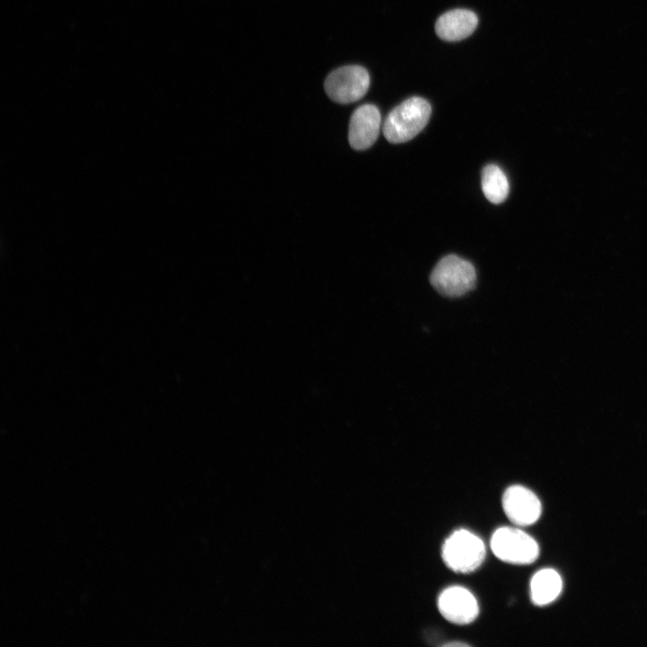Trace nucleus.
<instances>
[{
    "instance_id": "obj_1",
    "label": "nucleus",
    "mask_w": 647,
    "mask_h": 647,
    "mask_svg": "<svg viewBox=\"0 0 647 647\" xmlns=\"http://www.w3.org/2000/svg\"><path fill=\"white\" fill-rule=\"evenodd\" d=\"M431 107L421 97H411L394 108L383 125L385 137L391 143H403L413 138L428 123Z\"/></svg>"
},
{
    "instance_id": "obj_11",
    "label": "nucleus",
    "mask_w": 647,
    "mask_h": 647,
    "mask_svg": "<svg viewBox=\"0 0 647 647\" xmlns=\"http://www.w3.org/2000/svg\"><path fill=\"white\" fill-rule=\"evenodd\" d=\"M481 182L485 198L493 204L503 202L509 195L508 178L496 164H488L483 168Z\"/></svg>"
},
{
    "instance_id": "obj_4",
    "label": "nucleus",
    "mask_w": 647,
    "mask_h": 647,
    "mask_svg": "<svg viewBox=\"0 0 647 647\" xmlns=\"http://www.w3.org/2000/svg\"><path fill=\"white\" fill-rule=\"evenodd\" d=\"M491 549L501 561L517 565L530 564L539 555L536 541L523 530L511 527H501L494 531Z\"/></svg>"
},
{
    "instance_id": "obj_8",
    "label": "nucleus",
    "mask_w": 647,
    "mask_h": 647,
    "mask_svg": "<svg viewBox=\"0 0 647 647\" xmlns=\"http://www.w3.org/2000/svg\"><path fill=\"white\" fill-rule=\"evenodd\" d=\"M381 126V115L373 104H364L354 111L349 126V142L352 148L364 150L377 140Z\"/></svg>"
},
{
    "instance_id": "obj_5",
    "label": "nucleus",
    "mask_w": 647,
    "mask_h": 647,
    "mask_svg": "<svg viewBox=\"0 0 647 647\" xmlns=\"http://www.w3.org/2000/svg\"><path fill=\"white\" fill-rule=\"evenodd\" d=\"M369 86L368 71L360 66H345L333 70L325 79L324 89L335 102L347 104L361 99Z\"/></svg>"
},
{
    "instance_id": "obj_10",
    "label": "nucleus",
    "mask_w": 647,
    "mask_h": 647,
    "mask_svg": "<svg viewBox=\"0 0 647 647\" xmlns=\"http://www.w3.org/2000/svg\"><path fill=\"white\" fill-rule=\"evenodd\" d=\"M563 589L560 574L553 569H542L530 581V597L535 605L545 606L554 601Z\"/></svg>"
},
{
    "instance_id": "obj_12",
    "label": "nucleus",
    "mask_w": 647,
    "mask_h": 647,
    "mask_svg": "<svg viewBox=\"0 0 647 647\" xmlns=\"http://www.w3.org/2000/svg\"><path fill=\"white\" fill-rule=\"evenodd\" d=\"M455 645H458V646L465 645V646H466L467 644L465 643H459V642H457V643H449L445 644V646H455Z\"/></svg>"
},
{
    "instance_id": "obj_7",
    "label": "nucleus",
    "mask_w": 647,
    "mask_h": 647,
    "mask_svg": "<svg viewBox=\"0 0 647 647\" xmlns=\"http://www.w3.org/2000/svg\"><path fill=\"white\" fill-rule=\"evenodd\" d=\"M438 608L445 619L460 625L474 622L479 614L475 597L461 586L445 589L439 596Z\"/></svg>"
},
{
    "instance_id": "obj_2",
    "label": "nucleus",
    "mask_w": 647,
    "mask_h": 647,
    "mask_svg": "<svg viewBox=\"0 0 647 647\" xmlns=\"http://www.w3.org/2000/svg\"><path fill=\"white\" fill-rule=\"evenodd\" d=\"M430 284L441 295L461 297L475 286L476 272L474 265L455 254L443 257L430 274Z\"/></svg>"
},
{
    "instance_id": "obj_6",
    "label": "nucleus",
    "mask_w": 647,
    "mask_h": 647,
    "mask_svg": "<svg viewBox=\"0 0 647 647\" xmlns=\"http://www.w3.org/2000/svg\"><path fill=\"white\" fill-rule=\"evenodd\" d=\"M502 508L510 522L516 526H529L541 516L542 506L537 496L522 485H512L502 496Z\"/></svg>"
},
{
    "instance_id": "obj_3",
    "label": "nucleus",
    "mask_w": 647,
    "mask_h": 647,
    "mask_svg": "<svg viewBox=\"0 0 647 647\" xmlns=\"http://www.w3.org/2000/svg\"><path fill=\"white\" fill-rule=\"evenodd\" d=\"M483 540L466 529L453 532L444 542L441 556L445 564L458 573L475 571L485 558Z\"/></svg>"
},
{
    "instance_id": "obj_9",
    "label": "nucleus",
    "mask_w": 647,
    "mask_h": 647,
    "mask_svg": "<svg viewBox=\"0 0 647 647\" xmlns=\"http://www.w3.org/2000/svg\"><path fill=\"white\" fill-rule=\"evenodd\" d=\"M477 23V16L472 11L455 9L443 13L437 20L435 31L444 40L457 41L471 35Z\"/></svg>"
}]
</instances>
